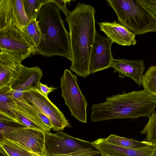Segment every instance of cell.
<instances>
[{
  "label": "cell",
  "instance_id": "obj_28",
  "mask_svg": "<svg viewBox=\"0 0 156 156\" xmlns=\"http://www.w3.org/2000/svg\"><path fill=\"white\" fill-rule=\"evenodd\" d=\"M57 88L52 87H48L47 85L43 84L41 82L39 83L38 89L42 93L46 96L48 94L56 90Z\"/></svg>",
  "mask_w": 156,
  "mask_h": 156
},
{
  "label": "cell",
  "instance_id": "obj_18",
  "mask_svg": "<svg viewBox=\"0 0 156 156\" xmlns=\"http://www.w3.org/2000/svg\"><path fill=\"white\" fill-rule=\"evenodd\" d=\"M105 139L107 142L110 144L134 149H139L152 144L145 141H139L113 134L110 135Z\"/></svg>",
  "mask_w": 156,
  "mask_h": 156
},
{
  "label": "cell",
  "instance_id": "obj_30",
  "mask_svg": "<svg viewBox=\"0 0 156 156\" xmlns=\"http://www.w3.org/2000/svg\"><path fill=\"white\" fill-rule=\"evenodd\" d=\"M0 156H9L0 147Z\"/></svg>",
  "mask_w": 156,
  "mask_h": 156
},
{
  "label": "cell",
  "instance_id": "obj_31",
  "mask_svg": "<svg viewBox=\"0 0 156 156\" xmlns=\"http://www.w3.org/2000/svg\"><path fill=\"white\" fill-rule=\"evenodd\" d=\"M152 156H156V143H155V146Z\"/></svg>",
  "mask_w": 156,
  "mask_h": 156
},
{
  "label": "cell",
  "instance_id": "obj_3",
  "mask_svg": "<svg viewBox=\"0 0 156 156\" xmlns=\"http://www.w3.org/2000/svg\"><path fill=\"white\" fill-rule=\"evenodd\" d=\"M60 11L51 0L41 8L37 19L41 37L37 53L43 56H62L71 62L69 33Z\"/></svg>",
  "mask_w": 156,
  "mask_h": 156
},
{
  "label": "cell",
  "instance_id": "obj_23",
  "mask_svg": "<svg viewBox=\"0 0 156 156\" xmlns=\"http://www.w3.org/2000/svg\"><path fill=\"white\" fill-rule=\"evenodd\" d=\"M50 0H23L24 11L30 21L37 19L42 7Z\"/></svg>",
  "mask_w": 156,
  "mask_h": 156
},
{
  "label": "cell",
  "instance_id": "obj_14",
  "mask_svg": "<svg viewBox=\"0 0 156 156\" xmlns=\"http://www.w3.org/2000/svg\"><path fill=\"white\" fill-rule=\"evenodd\" d=\"M102 156H152L155 144L134 149L119 146L100 138L92 142Z\"/></svg>",
  "mask_w": 156,
  "mask_h": 156
},
{
  "label": "cell",
  "instance_id": "obj_4",
  "mask_svg": "<svg viewBox=\"0 0 156 156\" xmlns=\"http://www.w3.org/2000/svg\"><path fill=\"white\" fill-rule=\"evenodd\" d=\"M119 23L136 35L156 32V18L139 0H107Z\"/></svg>",
  "mask_w": 156,
  "mask_h": 156
},
{
  "label": "cell",
  "instance_id": "obj_16",
  "mask_svg": "<svg viewBox=\"0 0 156 156\" xmlns=\"http://www.w3.org/2000/svg\"><path fill=\"white\" fill-rule=\"evenodd\" d=\"M24 66L10 53L0 51V88L10 86L18 77Z\"/></svg>",
  "mask_w": 156,
  "mask_h": 156
},
{
  "label": "cell",
  "instance_id": "obj_6",
  "mask_svg": "<svg viewBox=\"0 0 156 156\" xmlns=\"http://www.w3.org/2000/svg\"><path fill=\"white\" fill-rule=\"evenodd\" d=\"M0 49L10 53L21 62L37 53L36 47L25 34L11 23L0 29Z\"/></svg>",
  "mask_w": 156,
  "mask_h": 156
},
{
  "label": "cell",
  "instance_id": "obj_11",
  "mask_svg": "<svg viewBox=\"0 0 156 156\" xmlns=\"http://www.w3.org/2000/svg\"><path fill=\"white\" fill-rule=\"evenodd\" d=\"M29 22L23 0H0V29L11 23L22 30Z\"/></svg>",
  "mask_w": 156,
  "mask_h": 156
},
{
  "label": "cell",
  "instance_id": "obj_21",
  "mask_svg": "<svg viewBox=\"0 0 156 156\" xmlns=\"http://www.w3.org/2000/svg\"><path fill=\"white\" fill-rule=\"evenodd\" d=\"M0 147L9 156H38L5 138L0 139Z\"/></svg>",
  "mask_w": 156,
  "mask_h": 156
},
{
  "label": "cell",
  "instance_id": "obj_24",
  "mask_svg": "<svg viewBox=\"0 0 156 156\" xmlns=\"http://www.w3.org/2000/svg\"><path fill=\"white\" fill-rule=\"evenodd\" d=\"M148 118L147 123L140 133L145 135L144 141L154 144L156 143V112L154 111Z\"/></svg>",
  "mask_w": 156,
  "mask_h": 156
},
{
  "label": "cell",
  "instance_id": "obj_27",
  "mask_svg": "<svg viewBox=\"0 0 156 156\" xmlns=\"http://www.w3.org/2000/svg\"><path fill=\"white\" fill-rule=\"evenodd\" d=\"M156 18V0H139Z\"/></svg>",
  "mask_w": 156,
  "mask_h": 156
},
{
  "label": "cell",
  "instance_id": "obj_10",
  "mask_svg": "<svg viewBox=\"0 0 156 156\" xmlns=\"http://www.w3.org/2000/svg\"><path fill=\"white\" fill-rule=\"evenodd\" d=\"M112 43L108 38L96 32L90 58L89 75L110 67L113 59L111 51Z\"/></svg>",
  "mask_w": 156,
  "mask_h": 156
},
{
  "label": "cell",
  "instance_id": "obj_8",
  "mask_svg": "<svg viewBox=\"0 0 156 156\" xmlns=\"http://www.w3.org/2000/svg\"><path fill=\"white\" fill-rule=\"evenodd\" d=\"M23 98L50 119L53 126L52 130L58 132L66 127H71L62 112L38 89H31L24 92Z\"/></svg>",
  "mask_w": 156,
  "mask_h": 156
},
{
  "label": "cell",
  "instance_id": "obj_26",
  "mask_svg": "<svg viewBox=\"0 0 156 156\" xmlns=\"http://www.w3.org/2000/svg\"><path fill=\"white\" fill-rule=\"evenodd\" d=\"M51 1L59 9L65 14L66 16H67L69 10L67 9L66 5L70 1L51 0Z\"/></svg>",
  "mask_w": 156,
  "mask_h": 156
},
{
  "label": "cell",
  "instance_id": "obj_9",
  "mask_svg": "<svg viewBox=\"0 0 156 156\" xmlns=\"http://www.w3.org/2000/svg\"><path fill=\"white\" fill-rule=\"evenodd\" d=\"M12 141L38 156H45L44 132L26 128L3 138Z\"/></svg>",
  "mask_w": 156,
  "mask_h": 156
},
{
  "label": "cell",
  "instance_id": "obj_5",
  "mask_svg": "<svg viewBox=\"0 0 156 156\" xmlns=\"http://www.w3.org/2000/svg\"><path fill=\"white\" fill-rule=\"evenodd\" d=\"M45 156H86L101 154L93 143L62 132L44 133Z\"/></svg>",
  "mask_w": 156,
  "mask_h": 156
},
{
  "label": "cell",
  "instance_id": "obj_1",
  "mask_svg": "<svg viewBox=\"0 0 156 156\" xmlns=\"http://www.w3.org/2000/svg\"><path fill=\"white\" fill-rule=\"evenodd\" d=\"M94 8L90 5L78 3L69 11L65 20L69 30L72 60L70 69L80 77L89 75L91 53L96 31Z\"/></svg>",
  "mask_w": 156,
  "mask_h": 156
},
{
  "label": "cell",
  "instance_id": "obj_29",
  "mask_svg": "<svg viewBox=\"0 0 156 156\" xmlns=\"http://www.w3.org/2000/svg\"><path fill=\"white\" fill-rule=\"evenodd\" d=\"M36 110L38 115L43 122L50 129H52L53 126L50 119L40 111Z\"/></svg>",
  "mask_w": 156,
  "mask_h": 156
},
{
  "label": "cell",
  "instance_id": "obj_32",
  "mask_svg": "<svg viewBox=\"0 0 156 156\" xmlns=\"http://www.w3.org/2000/svg\"><path fill=\"white\" fill-rule=\"evenodd\" d=\"M95 156V155H87V156Z\"/></svg>",
  "mask_w": 156,
  "mask_h": 156
},
{
  "label": "cell",
  "instance_id": "obj_2",
  "mask_svg": "<svg viewBox=\"0 0 156 156\" xmlns=\"http://www.w3.org/2000/svg\"><path fill=\"white\" fill-rule=\"evenodd\" d=\"M156 107V97L144 89L113 95L104 103L93 104L91 120L100 122L115 119L148 117Z\"/></svg>",
  "mask_w": 156,
  "mask_h": 156
},
{
  "label": "cell",
  "instance_id": "obj_17",
  "mask_svg": "<svg viewBox=\"0 0 156 156\" xmlns=\"http://www.w3.org/2000/svg\"><path fill=\"white\" fill-rule=\"evenodd\" d=\"M113 73H117L121 78L129 77L139 87L142 83V77L145 69L143 60H129L125 59H113L110 66Z\"/></svg>",
  "mask_w": 156,
  "mask_h": 156
},
{
  "label": "cell",
  "instance_id": "obj_20",
  "mask_svg": "<svg viewBox=\"0 0 156 156\" xmlns=\"http://www.w3.org/2000/svg\"><path fill=\"white\" fill-rule=\"evenodd\" d=\"M27 128L14 119L0 112V139L16 130Z\"/></svg>",
  "mask_w": 156,
  "mask_h": 156
},
{
  "label": "cell",
  "instance_id": "obj_12",
  "mask_svg": "<svg viewBox=\"0 0 156 156\" xmlns=\"http://www.w3.org/2000/svg\"><path fill=\"white\" fill-rule=\"evenodd\" d=\"M15 101L11 111L17 121L28 128L50 132L51 129L41 120L34 107L24 99Z\"/></svg>",
  "mask_w": 156,
  "mask_h": 156
},
{
  "label": "cell",
  "instance_id": "obj_25",
  "mask_svg": "<svg viewBox=\"0 0 156 156\" xmlns=\"http://www.w3.org/2000/svg\"><path fill=\"white\" fill-rule=\"evenodd\" d=\"M22 30L37 48L40 44L41 37L37 19L30 21L28 25Z\"/></svg>",
  "mask_w": 156,
  "mask_h": 156
},
{
  "label": "cell",
  "instance_id": "obj_7",
  "mask_svg": "<svg viewBox=\"0 0 156 156\" xmlns=\"http://www.w3.org/2000/svg\"><path fill=\"white\" fill-rule=\"evenodd\" d=\"M76 75L66 69L60 78L61 96L72 116L79 122L87 123V102L77 83Z\"/></svg>",
  "mask_w": 156,
  "mask_h": 156
},
{
  "label": "cell",
  "instance_id": "obj_22",
  "mask_svg": "<svg viewBox=\"0 0 156 156\" xmlns=\"http://www.w3.org/2000/svg\"><path fill=\"white\" fill-rule=\"evenodd\" d=\"M141 85L145 91L156 97V66L149 67L143 75Z\"/></svg>",
  "mask_w": 156,
  "mask_h": 156
},
{
  "label": "cell",
  "instance_id": "obj_13",
  "mask_svg": "<svg viewBox=\"0 0 156 156\" xmlns=\"http://www.w3.org/2000/svg\"><path fill=\"white\" fill-rule=\"evenodd\" d=\"M42 76V71L39 67L24 66L18 77L10 86L13 98L22 100L24 92L31 89H38Z\"/></svg>",
  "mask_w": 156,
  "mask_h": 156
},
{
  "label": "cell",
  "instance_id": "obj_15",
  "mask_svg": "<svg viewBox=\"0 0 156 156\" xmlns=\"http://www.w3.org/2000/svg\"><path fill=\"white\" fill-rule=\"evenodd\" d=\"M98 24L100 30L113 43H115L124 46L134 45L136 44V34L115 21L111 23L102 22Z\"/></svg>",
  "mask_w": 156,
  "mask_h": 156
},
{
  "label": "cell",
  "instance_id": "obj_19",
  "mask_svg": "<svg viewBox=\"0 0 156 156\" xmlns=\"http://www.w3.org/2000/svg\"><path fill=\"white\" fill-rule=\"evenodd\" d=\"M15 103L10 86L0 88V112L16 120L11 109Z\"/></svg>",
  "mask_w": 156,
  "mask_h": 156
}]
</instances>
